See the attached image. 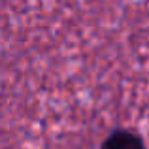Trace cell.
Listing matches in <instances>:
<instances>
[{"mask_svg": "<svg viewBox=\"0 0 149 149\" xmlns=\"http://www.w3.org/2000/svg\"><path fill=\"white\" fill-rule=\"evenodd\" d=\"M102 149H143V143L140 142L138 136L130 132H117L106 140Z\"/></svg>", "mask_w": 149, "mask_h": 149, "instance_id": "6da1fadb", "label": "cell"}]
</instances>
